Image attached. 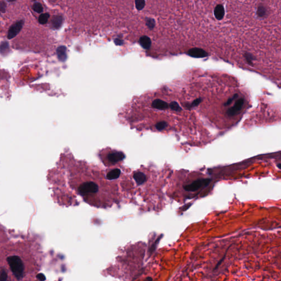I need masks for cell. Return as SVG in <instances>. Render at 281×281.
Segmentation results:
<instances>
[{
  "instance_id": "cb8c5ba5",
  "label": "cell",
  "mask_w": 281,
  "mask_h": 281,
  "mask_svg": "<svg viewBox=\"0 0 281 281\" xmlns=\"http://www.w3.org/2000/svg\"><path fill=\"white\" fill-rule=\"evenodd\" d=\"M238 97V94H235V95H233V97L232 98H229L228 99V101L226 102V103H225V106H229L230 104L232 103V102L235 100V99H236V98H237Z\"/></svg>"
},
{
  "instance_id": "83f0119b",
  "label": "cell",
  "mask_w": 281,
  "mask_h": 281,
  "mask_svg": "<svg viewBox=\"0 0 281 281\" xmlns=\"http://www.w3.org/2000/svg\"><path fill=\"white\" fill-rule=\"evenodd\" d=\"M147 281H152V278H150V277L147 278Z\"/></svg>"
},
{
  "instance_id": "d4e9b609",
  "label": "cell",
  "mask_w": 281,
  "mask_h": 281,
  "mask_svg": "<svg viewBox=\"0 0 281 281\" xmlns=\"http://www.w3.org/2000/svg\"><path fill=\"white\" fill-rule=\"evenodd\" d=\"M6 7L7 5L5 2L2 1L0 2V11L1 12L3 13H5L6 9Z\"/></svg>"
},
{
  "instance_id": "9a60e30c",
  "label": "cell",
  "mask_w": 281,
  "mask_h": 281,
  "mask_svg": "<svg viewBox=\"0 0 281 281\" xmlns=\"http://www.w3.org/2000/svg\"><path fill=\"white\" fill-rule=\"evenodd\" d=\"M50 14L49 13H42L40 16L39 17V22L41 24H45L48 22L49 18H50Z\"/></svg>"
},
{
  "instance_id": "2e32d148",
  "label": "cell",
  "mask_w": 281,
  "mask_h": 281,
  "mask_svg": "<svg viewBox=\"0 0 281 281\" xmlns=\"http://www.w3.org/2000/svg\"><path fill=\"white\" fill-rule=\"evenodd\" d=\"M32 9L37 13H41L44 8L42 5L39 2H35L32 5Z\"/></svg>"
},
{
  "instance_id": "8992f818",
  "label": "cell",
  "mask_w": 281,
  "mask_h": 281,
  "mask_svg": "<svg viewBox=\"0 0 281 281\" xmlns=\"http://www.w3.org/2000/svg\"><path fill=\"white\" fill-rule=\"evenodd\" d=\"M244 103V99L243 98H241L236 102L234 106L228 109L227 111V114L229 117H233L237 114L238 113L241 111L242 107Z\"/></svg>"
},
{
  "instance_id": "d6986e66",
  "label": "cell",
  "mask_w": 281,
  "mask_h": 281,
  "mask_svg": "<svg viewBox=\"0 0 281 281\" xmlns=\"http://www.w3.org/2000/svg\"><path fill=\"white\" fill-rule=\"evenodd\" d=\"M169 106L170 107L171 109H172L173 111H176V112H180V111H182L181 107L179 106V104L176 102H172L169 105Z\"/></svg>"
},
{
  "instance_id": "603a6c76",
  "label": "cell",
  "mask_w": 281,
  "mask_h": 281,
  "mask_svg": "<svg viewBox=\"0 0 281 281\" xmlns=\"http://www.w3.org/2000/svg\"><path fill=\"white\" fill-rule=\"evenodd\" d=\"M202 101V99L201 98H197V99H195L194 101H193V102L191 104V105L189 106V107H191V108H193V107H195L198 106V105L199 104L201 103V102Z\"/></svg>"
},
{
  "instance_id": "6da1fadb",
  "label": "cell",
  "mask_w": 281,
  "mask_h": 281,
  "mask_svg": "<svg viewBox=\"0 0 281 281\" xmlns=\"http://www.w3.org/2000/svg\"><path fill=\"white\" fill-rule=\"evenodd\" d=\"M70 155L68 184L70 192L68 204H72L75 194L96 207H109L119 199L117 181L109 180L104 172Z\"/></svg>"
},
{
  "instance_id": "5bb4252c",
  "label": "cell",
  "mask_w": 281,
  "mask_h": 281,
  "mask_svg": "<svg viewBox=\"0 0 281 281\" xmlns=\"http://www.w3.org/2000/svg\"><path fill=\"white\" fill-rule=\"evenodd\" d=\"M267 14V9L264 6L261 5L259 6L256 11V15L259 18H264Z\"/></svg>"
},
{
  "instance_id": "ba28073f",
  "label": "cell",
  "mask_w": 281,
  "mask_h": 281,
  "mask_svg": "<svg viewBox=\"0 0 281 281\" xmlns=\"http://www.w3.org/2000/svg\"><path fill=\"white\" fill-rule=\"evenodd\" d=\"M152 106L153 108L159 110H164L169 107V104L166 102L159 99H155L153 102Z\"/></svg>"
},
{
  "instance_id": "5b68a950",
  "label": "cell",
  "mask_w": 281,
  "mask_h": 281,
  "mask_svg": "<svg viewBox=\"0 0 281 281\" xmlns=\"http://www.w3.org/2000/svg\"><path fill=\"white\" fill-rule=\"evenodd\" d=\"M24 23V21L21 20V21H17L16 23L13 24L10 27L9 30L8 31V34H7L8 39H12L18 34L23 28Z\"/></svg>"
},
{
  "instance_id": "f1b7e54d",
  "label": "cell",
  "mask_w": 281,
  "mask_h": 281,
  "mask_svg": "<svg viewBox=\"0 0 281 281\" xmlns=\"http://www.w3.org/2000/svg\"><path fill=\"white\" fill-rule=\"evenodd\" d=\"M277 166H278V168H279V169H281V164H279L277 165Z\"/></svg>"
},
{
  "instance_id": "4316f807",
  "label": "cell",
  "mask_w": 281,
  "mask_h": 281,
  "mask_svg": "<svg viewBox=\"0 0 281 281\" xmlns=\"http://www.w3.org/2000/svg\"><path fill=\"white\" fill-rule=\"evenodd\" d=\"M114 42H115V44L117 45H122L123 44V41H122L120 39H115V41H114Z\"/></svg>"
},
{
  "instance_id": "30bf717a",
  "label": "cell",
  "mask_w": 281,
  "mask_h": 281,
  "mask_svg": "<svg viewBox=\"0 0 281 281\" xmlns=\"http://www.w3.org/2000/svg\"><path fill=\"white\" fill-rule=\"evenodd\" d=\"M214 15L217 20L221 21L223 19L225 15V9L222 5H217L214 9Z\"/></svg>"
},
{
  "instance_id": "7a4b0ae2",
  "label": "cell",
  "mask_w": 281,
  "mask_h": 281,
  "mask_svg": "<svg viewBox=\"0 0 281 281\" xmlns=\"http://www.w3.org/2000/svg\"><path fill=\"white\" fill-rule=\"evenodd\" d=\"M101 157L103 158L104 163L109 166H115L119 162L122 161L124 158L125 155L122 152L116 150H104L103 154L101 155Z\"/></svg>"
},
{
  "instance_id": "3957f363",
  "label": "cell",
  "mask_w": 281,
  "mask_h": 281,
  "mask_svg": "<svg viewBox=\"0 0 281 281\" xmlns=\"http://www.w3.org/2000/svg\"><path fill=\"white\" fill-rule=\"evenodd\" d=\"M7 260L14 276L19 280L22 279L24 267L21 259L18 256H11L7 258Z\"/></svg>"
},
{
  "instance_id": "484cf974",
  "label": "cell",
  "mask_w": 281,
  "mask_h": 281,
  "mask_svg": "<svg viewBox=\"0 0 281 281\" xmlns=\"http://www.w3.org/2000/svg\"><path fill=\"white\" fill-rule=\"evenodd\" d=\"M36 277L40 281H45L46 280V277L43 274H39L36 276Z\"/></svg>"
},
{
  "instance_id": "e0dca14e",
  "label": "cell",
  "mask_w": 281,
  "mask_h": 281,
  "mask_svg": "<svg viewBox=\"0 0 281 281\" xmlns=\"http://www.w3.org/2000/svg\"><path fill=\"white\" fill-rule=\"evenodd\" d=\"M168 126V123L166 121H162L160 122H157L155 124V128L158 131H162L165 129Z\"/></svg>"
},
{
  "instance_id": "ac0fdd59",
  "label": "cell",
  "mask_w": 281,
  "mask_h": 281,
  "mask_svg": "<svg viewBox=\"0 0 281 281\" xmlns=\"http://www.w3.org/2000/svg\"><path fill=\"white\" fill-rule=\"evenodd\" d=\"M244 58L245 59V60H247V63L249 65H253V61L255 60V58L253 55H251V53L246 52L244 54Z\"/></svg>"
},
{
  "instance_id": "52a82bcc",
  "label": "cell",
  "mask_w": 281,
  "mask_h": 281,
  "mask_svg": "<svg viewBox=\"0 0 281 281\" xmlns=\"http://www.w3.org/2000/svg\"><path fill=\"white\" fill-rule=\"evenodd\" d=\"M187 55L194 58H204L208 55L207 52L202 49L193 48L187 52Z\"/></svg>"
},
{
  "instance_id": "7402d4cb",
  "label": "cell",
  "mask_w": 281,
  "mask_h": 281,
  "mask_svg": "<svg viewBox=\"0 0 281 281\" xmlns=\"http://www.w3.org/2000/svg\"><path fill=\"white\" fill-rule=\"evenodd\" d=\"M7 279V273L5 270H1L0 273V281H6Z\"/></svg>"
},
{
  "instance_id": "277c9868",
  "label": "cell",
  "mask_w": 281,
  "mask_h": 281,
  "mask_svg": "<svg viewBox=\"0 0 281 281\" xmlns=\"http://www.w3.org/2000/svg\"><path fill=\"white\" fill-rule=\"evenodd\" d=\"M211 180L209 179H199L194 181L191 184L184 186V189L186 191L194 192L199 189L202 186H206L209 184Z\"/></svg>"
},
{
  "instance_id": "9c48e42d",
  "label": "cell",
  "mask_w": 281,
  "mask_h": 281,
  "mask_svg": "<svg viewBox=\"0 0 281 281\" xmlns=\"http://www.w3.org/2000/svg\"><path fill=\"white\" fill-rule=\"evenodd\" d=\"M57 55L59 60L64 62L67 58V48L64 46H60L57 49Z\"/></svg>"
},
{
  "instance_id": "4fadbf2b",
  "label": "cell",
  "mask_w": 281,
  "mask_h": 281,
  "mask_svg": "<svg viewBox=\"0 0 281 281\" xmlns=\"http://www.w3.org/2000/svg\"><path fill=\"white\" fill-rule=\"evenodd\" d=\"M9 45L7 41H3L0 44V53L3 55H7L9 53Z\"/></svg>"
},
{
  "instance_id": "ffe728a7",
  "label": "cell",
  "mask_w": 281,
  "mask_h": 281,
  "mask_svg": "<svg viewBox=\"0 0 281 281\" xmlns=\"http://www.w3.org/2000/svg\"><path fill=\"white\" fill-rule=\"evenodd\" d=\"M135 5L137 9L140 11L145 6V1L144 0H136Z\"/></svg>"
},
{
  "instance_id": "44dd1931",
  "label": "cell",
  "mask_w": 281,
  "mask_h": 281,
  "mask_svg": "<svg viewBox=\"0 0 281 281\" xmlns=\"http://www.w3.org/2000/svg\"><path fill=\"white\" fill-rule=\"evenodd\" d=\"M146 25L150 29H153L155 26V20L152 18H148L146 21Z\"/></svg>"
},
{
  "instance_id": "7c38bea8",
  "label": "cell",
  "mask_w": 281,
  "mask_h": 281,
  "mask_svg": "<svg viewBox=\"0 0 281 281\" xmlns=\"http://www.w3.org/2000/svg\"><path fill=\"white\" fill-rule=\"evenodd\" d=\"M139 42L141 46L145 49H150L152 44V42L150 37L147 36H143L140 37Z\"/></svg>"
},
{
  "instance_id": "8fae6325",
  "label": "cell",
  "mask_w": 281,
  "mask_h": 281,
  "mask_svg": "<svg viewBox=\"0 0 281 281\" xmlns=\"http://www.w3.org/2000/svg\"><path fill=\"white\" fill-rule=\"evenodd\" d=\"M63 19L62 17L60 16H55L53 17L51 21V26L55 29H58L61 27L62 25Z\"/></svg>"
}]
</instances>
